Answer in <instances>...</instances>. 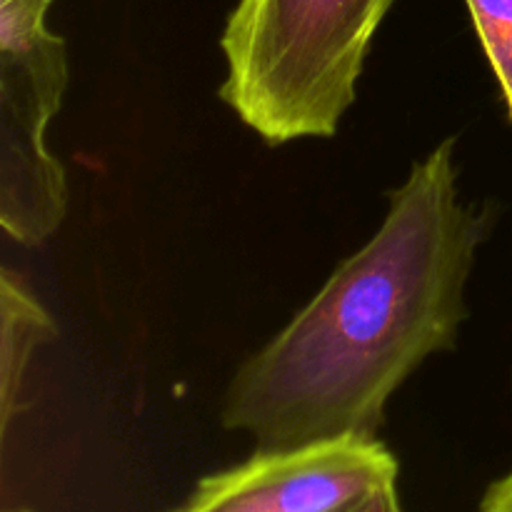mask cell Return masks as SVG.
<instances>
[{
    "label": "cell",
    "instance_id": "cell-1",
    "mask_svg": "<svg viewBox=\"0 0 512 512\" xmlns=\"http://www.w3.org/2000/svg\"><path fill=\"white\" fill-rule=\"evenodd\" d=\"M483 238L485 218L460 200L448 138L390 193L378 233L240 365L223 428L250 435L258 450L378 438L400 385L458 343Z\"/></svg>",
    "mask_w": 512,
    "mask_h": 512
},
{
    "label": "cell",
    "instance_id": "cell-10",
    "mask_svg": "<svg viewBox=\"0 0 512 512\" xmlns=\"http://www.w3.org/2000/svg\"><path fill=\"white\" fill-rule=\"evenodd\" d=\"M375 498H378V495H375ZM368 503H370V500H368ZM368 503H365V505H368ZM365 505H360V508H355L353 512H360V510H363V508H365Z\"/></svg>",
    "mask_w": 512,
    "mask_h": 512
},
{
    "label": "cell",
    "instance_id": "cell-4",
    "mask_svg": "<svg viewBox=\"0 0 512 512\" xmlns=\"http://www.w3.org/2000/svg\"><path fill=\"white\" fill-rule=\"evenodd\" d=\"M398 488V460L380 438H340L255 450L208 475L173 512H353Z\"/></svg>",
    "mask_w": 512,
    "mask_h": 512
},
{
    "label": "cell",
    "instance_id": "cell-8",
    "mask_svg": "<svg viewBox=\"0 0 512 512\" xmlns=\"http://www.w3.org/2000/svg\"><path fill=\"white\" fill-rule=\"evenodd\" d=\"M360 512H403V508H400L398 488H390L385 490V493H380L378 498L370 500Z\"/></svg>",
    "mask_w": 512,
    "mask_h": 512
},
{
    "label": "cell",
    "instance_id": "cell-3",
    "mask_svg": "<svg viewBox=\"0 0 512 512\" xmlns=\"http://www.w3.org/2000/svg\"><path fill=\"white\" fill-rule=\"evenodd\" d=\"M53 0H0V225L15 243L40 245L68 213L63 165L45 133L68 85L65 40L50 33Z\"/></svg>",
    "mask_w": 512,
    "mask_h": 512
},
{
    "label": "cell",
    "instance_id": "cell-7",
    "mask_svg": "<svg viewBox=\"0 0 512 512\" xmlns=\"http://www.w3.org/2000/svg\"><path fill=\"white\" fill-rule=\"evenodd\" d=\"M478 512H512V470L488 485Z\"/></svg>",
    "mask_w": 512,
    "mask_h": 512
},
{
    "label": "cell",
    "instance_id": "cell-9",
    "mask_svg": "<svg viewBox=\"0 0 512 512\" xmlns=\"http://www.w3.org/2000/svg\"><path fill=\"white\" fill-rule=\"evenodd\" d=\"M5 512H33V510H28V508H8Z\"/></svg>",
    "mask_w": 512,
    "mask_h": 512
},
{
    "label": "cell",
    "instance_id": "cell-5",
    "mask_svg": "<svg viewBox=\"0 0 512 512\" xmlns=\"http://www.w3.org/2000/svg\"><path fill=\"white\" fill-rule=\"evenodd\" d=\"M55 323L13 270H0V435L8 438L20 410L25 373L40 345L55 338Z\"/></svg>",
    "mask_w": 512,
    "mask_h": 512
},
{
    "label": "cell",
    "instance_id": "cell-6",
    "mask_svg": "<svg viewBox=\"0 0 512 512\" xmlns=\"http://www.w3.org/2000/svg\"><path fill=\"white\" fill-rule=\"evenodd\" d=\"M512 123V0H465Z\"/></svg>",
    "mask_w": 512,
    "mask_h": 512
},
{
    "label": "cell",
    "instance_id": "cell-2",
    "mask_svg": "<svg viewBox=\"0 0 512 512\" xmlns=\"http://www.w3.org/2000/svg\"><path fill=\"white\" fill-rule=\"evenodd\" d=\"M395 0H238L220 98L268 145L333 138Z\"/></svg>",
    "mask_w": 512,
    "mask_h": 512
}]
</instances>
